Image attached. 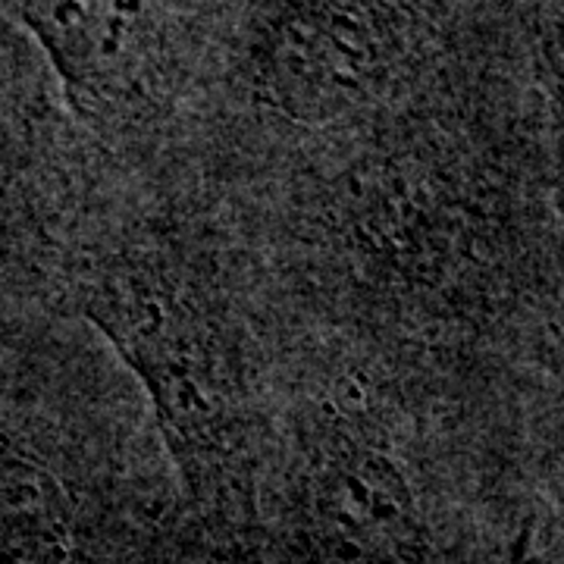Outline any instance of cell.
Returning <instances> with one entry per match:
<instances>
[{
	"mask_svg": "<svg viewBox=\"0 0 564 564\" xmlns=\"http://www.w3.org/2000/svg\"><path fill=\"white\" fill-rule=\"evenodd\" d=\"M101 326L144 377L180 462H214L229 423L226 386L192 321L148 292H129L104 304Z\"/></svg>",
	"mask_w": 564,
	"mask_h": 564,
	"instance_id": "obj_1",
	"label": "cell"
},
{
	"mask_svg": "<svg viewBox=\"0 0 564 564\" xmlns=\"http://www.w3.org/2000/svg\"><path fill=\"white\" fill-rule=\"evenodd\" d=\"M311 524L329 564H417L423 524L411 486L386 455L339 443L311 477Z\"/></svg>",
	"mask_w": 564,
	"mask_h": 564,
	"instance_id": "obj_2",
	"label": "cell"
},
{
	"mask_svg": "<svg viewBox=\"0 0 564 564\" xmlns=\"http://www.w3.org/2000/svg\"><path fill=\"white\" fill-rule=\"evenodd\" d=\"M273 82L299 113L329 117L358 91L370 44L361 25L339 13L299 17L273 44Z\"/></svg>",
	"mask_w": 564,
	"mask_h": 564,
	"instance_id": "obj_3",
	"label": "cell"
},
{
	"mask_svg": "<svg viewBox=\"0 0 564 564\" xmlns=\"http://www.w3.org/2000/svg\"><path fill=\"white\" fill-rule=\"evenodd\" d=\"M73 511L51 474L32 464L0 467V564H66Z\"/></svg>",
	"mask_w": 564,
	"mask_h": 564,
	"instance_id": "obj_4",
	"label": "cell"
}]
</instances>
